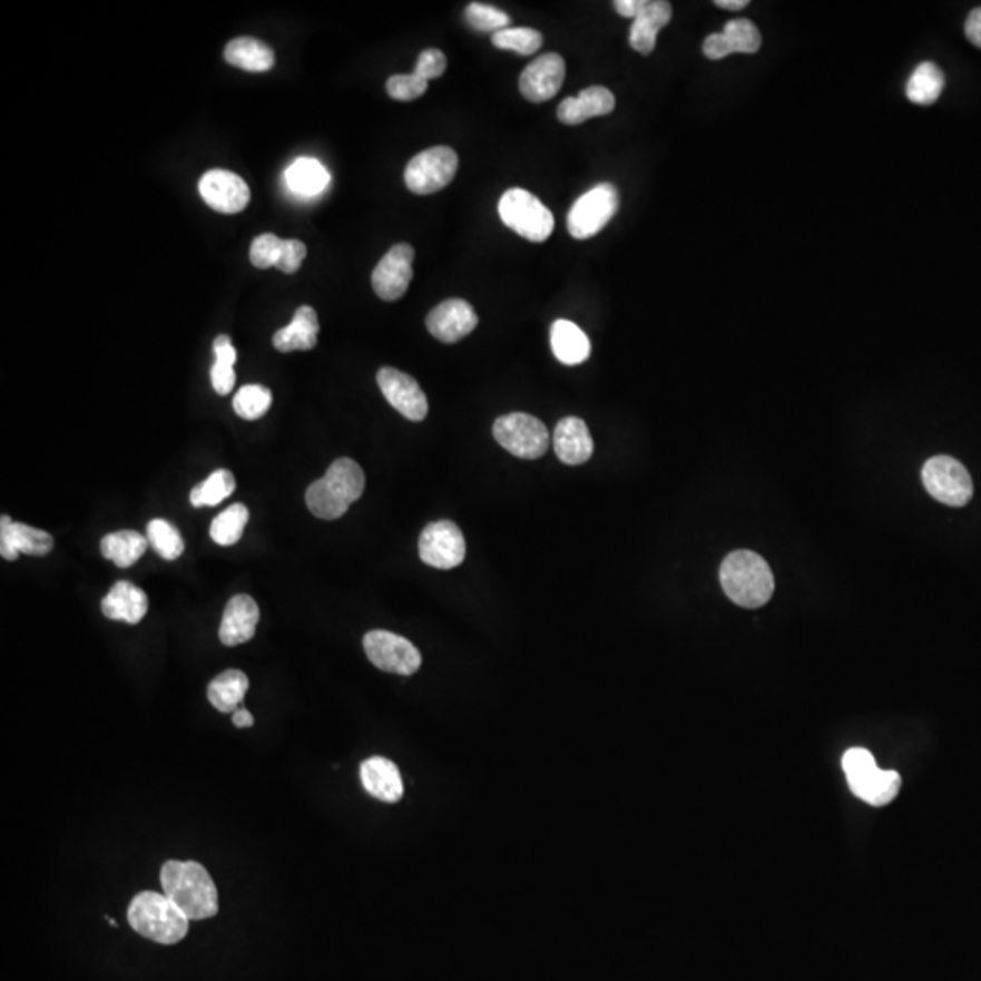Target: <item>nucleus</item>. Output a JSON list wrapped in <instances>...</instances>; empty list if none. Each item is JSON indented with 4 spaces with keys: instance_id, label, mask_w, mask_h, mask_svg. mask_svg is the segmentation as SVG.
Listing matches in <instances>:
<instances>
[{
    "instance_id": "f257e3e1",
    "label": "nucleus",
    "mask_w": 981,
    "mask_h": 981,
    "mask_svg": "<svg viewBox=\"0 0 981 981\" xmlns=\"http://www.w3.org/2000/svg\"><path fill=\"white\" fill-rule=\"evenodd\" d=\"M164 894L188 920L217 916L218 891L206 869L197 862L169 860L160 871Z\"/></svg>"
},
{
    "instance_id": "f03ea898",
    "label": "nucleus",
    "mask_w": 981,
    "mask_h": 981,
    "mask_svg": "<svg viewBox=\"0 0 981 981\" xmlns=\"http://www.w3.org/2000/svg\"><path fill=\"white\" fill-rule=\"evenodd\" d=\"M720 583L725 595L745 609L765 606L775 592V577L769 563L749 549H738L725 557L720 566Z\"/></svg>"
},
{
    "instance_id": "7ed1b4c3",
    "label": "nucleus",
    "mask_w": 981,
    "mask_h": 981,
    "mask_svg": "<svg viewBox=\"0 0 981 981\" xmlns=\"http://www.w3.org/2000/svg\"><path fill=\"white\" fill-rule=\"evenodd\" d=\"M364 488L365 474L355 460H335L326 474L307 488V509L322 520H336L361 499Z\"/></svg>"
},
{
    "instance_id": "20e7f679",
    "label": "nucleus",
    "mask_w": 981,
    "mask_h": 981,
    "mask_svg": "<svg viewBox=\"0 0 981 981\" xmlns=\"http://www.w3.org/2000/svg\"><path fill=\"white\" fill-rule=\"evenodd\" d=\"M128 922L140 936L160 945H175L188 934L189 920L166 894L144 891L131 900Z\"/></svg>"
},
{
    "instance_id": "39448f33",
    "label": "nucleus",
    "mask_w": 981,
    "mask_h": 981,
    "mask_svg": "<svg viewBox=\"0 0 981 981\" xmlns=\"http://www.w3.org/2000/svg\"><path fill=\"white\" fill-rule=\"evenodd\" d=\"M848 787L856 798L874 807L889 805L902 787V776L896 771H883L867 749H848L842 758Z\"/></svg>"
},
{
    "instance_id": "423d86ee",
    "label": "nucleus",
    "mask_w": 981,
    "mask_h": 981,
    "mask_svg": "<svg viewBox=\"0 0 981 981\" xmlns=\"http://www.w3.org/2000/svg\"><path fill=\"white\" fill-rule=\"evenodd\" d=\"M502 223L531 242H546L555 229V217L540 198L522 188L503 193L499 203Z\"/></svg>"
},
{
    "instance_id": "0eeeda50",
    "label": "nucleus",
    "mask_w": 981,
    "mask_h": 981,
    "mask_svg": "<svg viewBox=\"0 0 981 981\" xmlns=\"http://www.w3.org/2000/svg\"><path fill=\"white\" fill-rule=\"evenodd\" d=\"M618 206V189L609 183L598 184L572 204L568 215L569 235L577 241L595 237L617 215Z\"/></svg>"
},
{
    "instance_id": "6e6552de",
    "label": "nucleus",
    "mask_w": 981,
    "mask_h": 981,
    "mask_svg": "<svg viewBox=\"0 0 981 981\" xmlns=\"http://www.w3.org/2000/svg\"><path fill=\"white\" fill-rule=\"evenodd\" d=\"M494 440L518 459L537 460L549 448V431L533 414L509 413L497 419Z\"/></svg>"
},
{
    "instance_id": "1a4fd4ad",
    "label": "nucleus",
    "mask_w": 981,
    "mask_h": 981,
    "mask_svg": "<svg viewBox=\"0 0 981 981\" xmlns=\"http://www.w3.org/2000/svg\"><path fill=\"white\" fill-rule=\"evenodd\" d=\"M922 482L932 499L951 508H963L974 494L971 474L965 465L943 454L925 462Z\"/></svg>"
},
{
    "instance_id": "9d476101",
    "label": "nucleus",
    "mask_w": 981,
    "mask_h": 981,
    "mask_svg": "<svg viewBox=\"0 0 981 981\" xmlns=\"http://www.w3.org/2000/svg\"><path fill=\"white\" fill-rule=\"evenodd\" d=\"M459 169V155L448 146L425 149L405 168V186L414 195H431L449 186Z\"/></svg>"
},
{
    "instance_id": "9b49d317",
    "label": "nucleus",
    "mask_w": 981,
    "mask_h": 981,
    "mask_svg": "<svg viewBox=\"0 0 981 981\" xmlns=\"http://www.w3.org/2000/svg\"><path fill=\"white\" fill-rule=\"evenodd\" d=\"M364 651L380 671L411 676L422 666L419 649L408 638L390 631H370L364 637Z\"/></svg>"
},
{
    "instance_id": "f8f14e48",
    "label": "nucleus",
    "mask_w": 981,
    "mask_h": 981,
    "mask_svg": "<svg viewBox=\"0 0 981 981\" xmlns=\"http://www.w3.org/2000/svg\"><path fill=\"white\" fill-rule=\"evenodd\" d=\"M419 555L431 568H459L465 558L464 534L451 520L430 523L420 534Z\"/></svg>"
},
{
    "instance_id": "ddd939ff",
    "label": "nucleus",
    "mask_w": 981,
    "mask_h": 981,
    "mask_svg": "<svg viewBox=\"0 0 981 981\" xmlns=\"http://www.w3.org/2000/svg\"><path fill=\"white\" fill-rule=\"evenodd\" d=\"M414 249L410 244H396L376 264L371 284L382 301H399L413 281Z\"/></svg>"
},
{
    "instance_id": "4468645a",
    "label": "nucleus",
    "mask_w": 981,
    "mask_h": 981,
    "mask_svg": "<svg viewBox=\"0 0 981 981\" xmlns=\"http://www.w3.org/2000/svg\"><path fill=\"white\" fill-rule=\"evenodd\" d=\"M376 382L382 395L402 416L413 422H422L428 416V396L413 376L395 367H382Z\"/></svg>"
},
{
    "instance_id": "2eb2a0df",
    "label": "nucleus",
    "mask_w": 981,
    "mask_h": 981,
    "mask_svg": "<svg viewBox=\"0 0 981 981\" xmlns=\"http://www.w3.org/2000/svg\"><path fill=\"white\" fill-rule=\"evenodd\" d=\"M198 192L204 203L218 213H241L246 209L252 198V192L247 188V184L242 180L235 173L226 171V169H212L204 173L200 183H198Z\"/></svg>"
},
{
    "instance_id": "dca6fc26",
    "label": "nucleus",
    "mask_w": 981,
    "mask_h": 981,
    "mask_svg": "<svg viewBox=\"0 0 981 981\" xmlns=\"http://www.w3.org/2000/svg\"><path fill=\"white\" fill-rule=\"evenodd\" d=\"M566 79V60L562 55L543 53L534 59L520 75V94L529 102H546L562 89Z\"/></svg>"
},
{
    "instance_id": "f3484780",
    "label": "nucleus",
    "mask_w": 981,
    "mask_h": 981,
    "mask_svg": "<svg viewBox=\"0 0 981 981\" xmlns=\"http://www.w3.org/2000/svg\"><path fill=\"white\" fill-rule=\"evenodd\" d=\"M425 326L436 341L454 344L473 333L474 327L479 326V315L469 302L449 298L431 311Z\"/></svg>"
},
{
    "instance_id": "a211bd4d",
    "label": "nucleus",
    "mask_w": 981,
    "mask_h": 981,
    "mask_svg": "<svg viewBox=\"0 0 981 981\" xmlns=\"http://www.w3.org/2000/svg\"><path fill=\"white\" fill-rule=\"evenodd\" d=\"M51 549H53V538L42 529L13 522L6 514L0 520V555L8 562L17 560L20 552L30 557H46Z\"/></svg>"
},
{
    "instance_id": "6ab92c4d",
    "label": "nucleus",
    "mask_w": 981,
    "mask_h": 981,
    "mask_svg": "<svg viewBox=\"0 0 981 981\" xmlns=\"http://www.w3.org/2000/svg\"><path fill=\"white\" fill-rule=\"evenodd\" d=\"M261 611L249 595H237L224 609L223 624L218 637L224 646L235 647L252 640L257 631Z\"/></svg>"
},
{
    "instance_id": "aec40b11",
    "label": "nucleus",
    "mask_w": 981,
    "mask_h": 981,
    "mask_svg": "<svg viewBox=\"0 0 981 981\" xmlns=\"http://www.w3.org/2000/svg\"><path fill=\"white\" fill-rule=\"evenodd\" d=\"M552 444L558 459L568 465L586 464L595 451L591 433L587 430L586 422L578 416H566L558 422L552 434Z\"/></svg>"
},
{
    "instance_id": "412c9836",
    "label": "nucleus",
    "mask_w": 981,
    "mask_h": 981,
    "mask_svg": "<svg viewBox=\"0 0 981 981\" xmlns=\"http://www.w3.org/2000/svg\"><path fill=\"white\" fill-rule=\"evenodd\" d=\"M615 95L611 89L604 86H591L578 94V97H568L558 106V120L568 126H578L592 117H604L612 114L615 109Z\"/></svg>"
},
{
    "instance_id": "4be33fe9",
    "label": "nucleus",
    "mask_w": 981,
    "mask_h": 981,
    "mask_svg": "<svg viewBox=\"0 0 981 981\" xmlns=\"http://www.w3.org/2000/svg\"><path fill=\"white\" fill-rule=\"evenodd\" d=\"M361 779L367 794L380 802L395 804L404 796V784L399 767L384 756L365 759L361 765Z\"/></svg>"
},
{
    "instance_id": "5701e85b",
    "label": "nucleus",
    "mask_w": 981,
    "mask_h": 981,
    "mask_svg": "<svg viewBox=\"0 0 981 981\" xmlns=\"http://www.w3.org/2000/svg\"><path fill=\"white\" fill-rule=\"evenodd\" d=\"M673 6L666 0H646L637 19L632 22L629 45L641 55L653 53L658 31L671 22Z\"/></svg>"
},
{
    "instance_id": "b1692460",
    "label": "nucleus",
    "mask_w": 981,
    "mask_h": 981,
    "mask_svg": "<svg viewBox=\"0 0 981 981\" xmlns=\"http://www.w3.org/2000/svg\"><path fill=\"white\" fill-rule=\"evenodd\" d=\"M100 607H102L104 617L109 620L138 624L148 612L149 600L148 595L140 587L120 580L109 589Z\"/></svg>"
},
{
    "instance_id": "393cba45",
    "label": "nucleus",
    "mask_w": 981,
    "mask_h": 981,
    "mask_svg": "<svg viewBox=\"0 0 981 981\" xmlns=\"http://www.w3.org/2000/svg\"><path fill=\"white\" fill-rule=\"evenodd\" d=\"M318 330L321 326H318L316 311L310 306H301L295 311L292 324L282 327L273 335V345L282 353L313 350L316 345Z\"/></svg>"
},
{
    "instance_id": "a878e982",
    "label": "nucleus",
    "mask_w": 981,
    "mask_h": 981,
    "mask_svg": "<svg viewBox=\"0 0 981 981\" xmlns=\"http://www.w3.org/2000/svg\"><path fill=\"white\" fill-rule=\"evenodd\" d=\"M551 350L562 364L578 365L591 355V341L577 324L560 318L552 322Z\"/></svg>"
},
{
    "instance_id": "bb28decb",
    "label": "nucleus",
    "mask_w": 981,
    "mask_h": 981,
    "mask_svg": "<svg viewBox=\"0 0 981 981\" xmlns=\"http://www.w3.org/2000/svg\"><path fill=\"white\" fill-rule=\"evenodd\" d=\"M224 59L235 68L246 69L253 73H262L275 65V53L272 48L252 37H238L232 40L224 50Z\"/></svg>"
},
{
    "instance_id": "cd10ccee",
    "label": "nucleus",
    "mask_w": 981,
    "mask_h": 981,
    "mask_svg": "<svg viewBox=\"0 0 981 981\" xmlns=\"http://www.w3.org/2000/svg\"><path fill=\"white\" fill-rule=\"evenodd\" d=\"M249 689L246 673L227 669L213 678L207 686V700L220 713H235L241 709L242 700Z\"/></svg>"
},
{
    "instance_id": "c85d7f7f",
    "label": "nucleus",
    "mask_w": 981,
    "mask_h": 981,
    "mask_svg": "<svg viewBox=\"0 0 981 981\" xmlns=\"http://www.w3.org/2000/svg\"><path fill=\"white\" fill-rule=\"evenodd\" d=\"M330 173L316 158H296L287 168L286 184L296 195L315 197L330 186Z\"/></svg>"
},
{
    "instance_id": "c756f323",
    "label": "nucleus",
    "mask_w": 981,
    "mask_h": 981,
    "mask_svg": "<svg viewBox=\"0 0 981 981\" xmlns=\"http://www.w3.org/2000/svg\"><path fill=\"white\" fill-rule=\"evenodd\" d=\"M148 548V537H143L137 531H117L100 540L102 557L122 569L131 568Z\"/></svg>"
},
{
    "instance_id": "7c9ffc66",
    "label": "nucleus",
    "mask_w": 981,
    "mask_h": 981,
    "mask_svg": "<svg viewBox=\"0 0 981 981\" xmlns=\"http://www.w3.org/2000/svg\"><path fill=\"white\" fill-rule=\"evenodd\" d=\"M945 88L942 69L932 62H922L909 77L905 94L911 102L918 106H931L936 102Z\"/></svg>"
},
{
    "instance_id": "2f4dec72",
    "label": "nucleus",
    "mask_w": 981,
    "mask_h": 981,
    "mask_svg": "<svg viewBox=\"0 0 981 981\" xmlns=\"http://www.w3.org/2000/svg\"><path fill=\"white\" fill-rule=\"evenodd\" d=\"M213 351H215V364H213L209 375H212L213 390L218 395H229L235 388V362H237V350L233 347L232 339L227 335H218L213 342Z\"/></svg>"
},
{
    "instance_id": "473e14b6",
    "label": "nucleus",
    "mask_w": 981,
    "mask_h": 981,
    "mask_svg": "<svg viewBox=\"0 0 981 981\" xmlns=\"http://www.w3.org/2000/svg\"><path fill=\"white\" fill-rule=\"evenodd\" d=\"M235 485H237V482H235L232 471L217 469L204 482L198 483V485L192 489L189 500H192L193 508H204V506L215 508L218 503L224 502L227 497H232Z\"/></svg>"
},
{
    "instance_id": "72a5a7b5",
    "label": "nucleus",
    "mask_w": 981,
    "mask_h": 981,
    "mask_svg": "<svg viewBox=\"0 0 981 981\" xmlns=\"http://www.w3.org/2000/svg\"><path fill=\"white\" fill-rule=\"evenodd\" d=\"M247 520H249V511L246 506L233 503L213 520L212 528H209L213 542L224 546V548L235 546L244 534Z\"/></svg>"
},
{
    "instance_id": "f704fd0d",
    "label": "nucleus",
    "mask_w": 981,
    "mask_h": 981,
    "mask_svg": "<svg viewBox=\"0 0 981 981\" xmlns=\"http://www.w3.org/2000/svg\"><path fill=\"white\" fill-rule=\"evenodd\" d=\"M148 542L149 548H154L158 557L164 560H177L183 557L184 538L175 526L164 518H155L148 523Z\"/></svg>"
},
{
    "instance_id": "c9c22d12",
    "label": "nucleus",
    "mask_w": 981,
    "mask_h": 981,
    "mask_svg": "<svg viewBox=\"0 0 981 981\" xmlns=\"http://www.w3.org/2000/svg\"><path fill=\"white\" fill-rule=\"evenodd\" d=\"M273 404L272 391L261 384L244 385L233 400V410L244 420H258Z\"/></svg>"
},
{
    "instance_id": "e433bc0d",
    "label": "nucleus",
    "mask_w": 981,
    "mask_h": 981,
    "mask_svg": "<svg viewBox=\"0 0 981 981\" xmlns=\"http://www.w3.org/2000/svg\"><path fill=\"white\" fill-rule=\"evenodd\" d=\"M494 48L514 51L518 55H533L542 48V33L533 28H506L491 37Z\"/></svg>"
},
{
    "instance_id": "4c0bfd02",
    "label": "nucleus",
    "mask_w": 981,
    "mask_h": 981,
    "mask_svg": "<svg viewBox=\"0 0 981 981\" xmlns=\"http://www.w3.org/2000/svg\"><path fill=\"white\" fill-rule=\"evenodd\" d=\"M722 33H724L725 40H727V45H729L733 53L753 55L762 46V33H759L755 22H751L747 19L729 20Z\"/></svg>"
},
{
    "instance_id": "58836bf2",
    "label": "nucleus",
    "mask_w": 981,
    "mask_h": 981,
    "mask_svg": "<svg viewBox=\"0 0 981 981\" xmlns=\"http://www.w3.org/2000/svg\"><path fill=\"white\" fill-rule=\"evenodd\" d=\"M465 20L474 30L485 31V33L491 31L493 35L509 28V22H511L506 11L494 8V6L482 4V2H471L465 8Z\"/></svg>"
},
{
    "instance_id": "ea45409f",
    "label": "nucleus",
    "mask_w": 981,
    "mask_h": 981,
    "mask_svg": "<svg viewBox=\"0 0 981 981\" xmlns=\"http://www.w3.org/2000/svg\"><path fill=\"white\" fill-rule=\"evenodd\" d=\"M428 85L430 82L416 73L393 75L385 82V89H388L391 99L410 102V100L420 99L428 91Z\"/></svg>"
},
{
    "instance_id": "a19ab883",
    "label": "nucleus",
    "mask_w": 981,
    "mask_h": 981,
    "mask_svg": "<svg viewBox=\"0 0 981 981\" xmlns=\"http://www.w3.org/2000/svg\"><path fill=\"white\" fill-rule=\"evenodd\" d=\"M282 247H284V241L276 237V235H272V233L261 235V237L253 241L252 249H249V261L258 269L276 267L282 255Z\"/></svg>"
},
{
    "instance_id": "79ce46f5",
    "label": "nucleus",
    "mask_w": 981,
    "mask_h": 981,
    "mask_svg": "<svg viewBox=\"0 0 981 981\" xmlns=\"http://www.w3.org/2000/svg\"><path fill=\"white\" fill-rule=\"evenodd\" d=\"M445 69H448V59H445V55L442 53V51L436 50V48H430V50H424L420 53L413 73L419 75V77H422V79L430 82V80L442 77V75L445 73Z\"/></svg>"
},
{
    "instance_id": "37998d69",
    "label": "nucleus",
    "mask_w": 981,
    "mask_h": 981,
    "mask_svg": "<svg viewBox=\"0 0 981 981\" xmlns=\"http://www.w3.org/2000/svg\"><path fill=\"white\" fill-rule=\"evenodd\" d=\"M307 247L304 242L295 241H284V247H282V255L278 258V264H276V269H281L284 273L298 272L302 266V262L306 258Z\"/></svg>"
},
{
    "instance_id": "c03bdc74",
    "label": "nucleus",
    "mask_w": 981,
    "mask_h": 981,
    "mask_svg": "<svg viewBox=\"0 0 981 981\" xmlns=\"http://www.w3.org/2000/svg\"><path fill=\"white\" fill-rule=\"evenodd\" d=\"M730 53H733V51H730L724 33L709 35L706 42H704V55H706L707 59L722 60L725 59V57H729Z\"/></svg>"
},
{
    "instance_id": "a18cd8bd",
    "label": "nucleus",
    "mask_w": 981,
    "mask_h": 981,
    "mask_svg": "<svg viewBox=\"0 0 981 981\" xmlns=\"http://www.w3.org/2000/svg\"><path fill=\"white\" fill-rule=\"evenodd\" d=\"M965 35L967 39L971 40L972 45L978 46L981 50V8L972 10L969 17H967Z\"/></svg>"
},
{
    "instance_id": "49530a36",
    "label": "nucleus",
    "mask_w": 981,
    "mask_h": 981,
    "mask_svg": "<svg viewBox=\"0 0 981 981\" xmlns=\"http://www.w3.org/2000/svg\"><path fill=\"white\" fill-rule=\"evenodd\" d=\"M644 6H646V0H617V2H615V10H617L621 17L635 20Z\"/></svg>"
},
{
    "instance_id": "de8ad7c7",
    "label": "nucleus",
    "mask_w": 981,
    "mask_h": 981,
    "mask_svg": "<svg viewBox=\"0 0 981 981\" xmlns=\"http://www.w3.org/2000/svg\"><path fill=\"white\" fill-rule=\"evenodd\" d=\"M233 724H235V727H238V729H244V727H253V724H255V718H253L249 710L241 707V709L233 713Z\"/></svg>"
},
{
    "instance_id": "09e8293b",
    "label": "nucleus",
    "mask_w": 981,
    "mask_h": 981,
    "mask_svg": "<svg viewBox=\"0 0 981 981\" xmlns=\"http://www.w3.org/2000/svg\"><path fill=\"white\" fill-rule=\"evenodd\" d=\"M715 6L724 8V10H744L749 6V0H716Z\"/></svg>"
}]
</instances>
